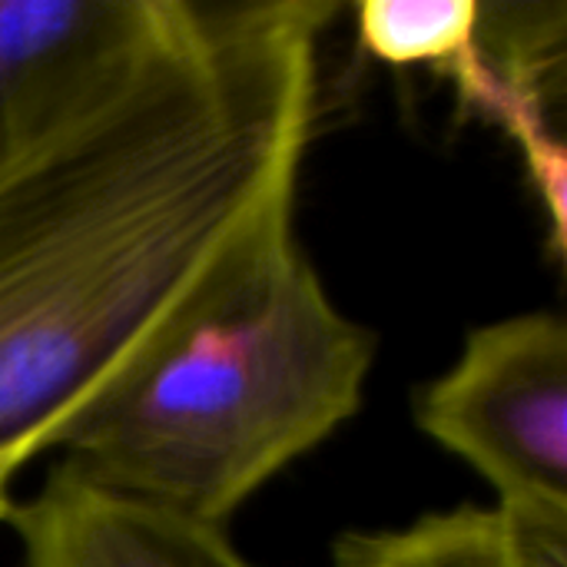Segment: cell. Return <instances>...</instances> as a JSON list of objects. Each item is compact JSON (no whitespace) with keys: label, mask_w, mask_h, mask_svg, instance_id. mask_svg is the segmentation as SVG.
Returning a JSON list of instances; mask_svg holds the SVG:
<instances>
[{"label":"cell","mask_w":567,"mask_h":567,"mask_svg":"<svg viewBox=\"0 0 567 567\" xmlns=\"http://www.w3.org/2000/svg\"><path fill=\"white\" fill-rule=\"evenodd\" d=\"M7 522L23 567H256L223 528L106 495L60 465Z\"/></svg>","instance_id":"obj_6"},{"label":"cell","mask_w":567,"mask_h":567,"mask_svg":"<svg viewBox=\"0 0 567 567\" xmlns=\"http://www.w3.org/2000/svg\"><path fill=\"white\" fill-rule=\"evenodd\" d=\"M336 13L186 0L116 90L0 169V522L37 455L296 246Z\"/></svg>","instance_id":"obj_1"},{"label":"cell","mask_w":567,"mask_h":567,"mask_svg":"<svg viewBox=\"0 0 567 567\" xmlns=\"http://www.w3.org/2000/svg\"><path fill=\"white\" fill-rule=\"evenodd\" d=\"M565 3L492 0L478 3L468 50L442 70L455 80L465 106L498 120L518 140L548 203L558 246L565 236Z\"/></svg>","instance_id":"obj_5"},{"label":"cell","mask_w":567,"mask_h":567,"mask_svg":"<svg viewBox=\"0 0 567 567\" xmlns=\"http://www.w3.org/2000/svg\"><path fill=\"white\" fill-rule=\"evenodd\" d=\"M475 0H365L359 47L392 66H452L475 37Z\"/></svg>","instance_id":"obj_8"},{"label":"cell","mask_w":567,"mask_h":567,"mask_svg":"<svg viewBox=\"0 0 567 567\" xmlns=\"http://www.w3.org/2000/svg\"><path fill=\"white\" fill-rule=\"evenodd\" d=\"M372 359V332L329 299L296 243L246 296L116 382L60 442V468L223 528L359 412Z\"/></svg>","instance_id":"obj_2"},{"label":"cell","mask_w":567,"mask_h":567,"mask_svg":"<svg viewBox=\"0 0 567 567\" xmlns=\"http://www.w3.org/2000/svg\"><path fill=\"white\" fill-rule=\"evenodd\" d=\"M186 0H0V169L116 90Z\"/></svg>","instance_id":"obj_4"},{"label":"cell","mask_w":567,"mask_h":567,"mask_svg":"<svg viewBox=\"0 0 567 567\" xmlns=\"http://www.w3.org/2000/svg\"><path fill=\"white\" fill-rule=\"evenodd\" d=\"M332 567H518L498 508L462 505L395 532H349Z\"/></svg>","instance_id":"obj_7"},{"label":"cell","mask_w":567,"mask_h":567,"mask_svg":"<svg viewBox=\"0 0 567 567\" xmlns=\"http://www.w3.org/2000/svg\"><path fill=\"white\" fill-rule=\"evenodd\" d=\"M419 429L465 458L502 512L567 515V326L525 312L475 329L415 399Z\"/></svg>","instance_id":"obj_3"}]
</instances>
